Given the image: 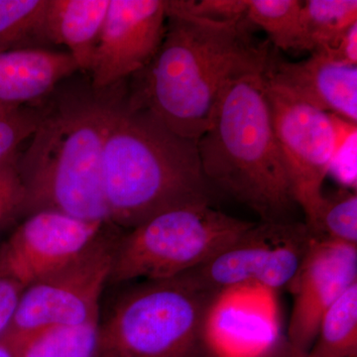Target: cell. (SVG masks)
<instances>
[{
    "mask_svg": "<svg viewBox=\"0 0 357 357\" xmlns=\"http://www.w3.org/2000/svg\"><path fill=\"white\" fill-rule=\"evenodd\" d=\"M356 23V0L303 1V29L311 53L331 48Z\"/></svg>",
    "mask_w": 357,
    "mask_h": 357,
    "instance_id": "20",
    "label": "cell"
},
{
    "mask_svg": "<svg viewBox=\"0 0 357 357\" xmlns=\"http://www.w3.org/2000/svg\"><path fill=\"white\" fill-rule=\"evenodd\" d=\"M122 83L56 98L44 112L18 171L25 190L22 217L56 211L110 223L102 180V152L112 105Z\"/></svg>",
    "mask_w": 357,
    "mask_h": 357,
    "instance_id": "2",
    "label": "cell"
},
{
    "mask_svg": "<svg viewBox=\"0 0 357 357\" xmlns=\"http://www.w3.org/2000/svg\"><path fill=\"white\" fill-rule=\"evenodd\" d=\"M248 0H166L168 15H188L202 20L236 21L245 18Z\"/></svg>",
    "mask_w": 357,
    "mask_h": 357,
    "instance_id": "24",
    "label": "cell"
},
{
    "mask_svg": "<svg viewBox=\"0 0 357 357\" xmlns=\"http://www.w3.org/2000/svg\"><path fill=\"white\" fill-rule=\"evenodd\" d=\"M102 180L109 222L134 229L160 213L211 203L195 141L172 132L126 100V84L115 98L105 136Z\"/></svg>",
    "mask_w": 357,
    "mask_h": 357,
    "instance_id": "3",
    "label": "cell"
},
{
    "mask_svg": "<svg viewBox=\"0 0 357 357\" xmlns=\"http://www.w3.org/2000/svg\"><path fill=\"white\" fill-rule=\"evenodd\" d=\"M77 70L67 52L47 48L0 52V112L41 102Z\"/></svg>",
    "mask_w": 357,
    "mask_h": 357,
    "instance_id": "15",
    "label": "cell"
},
{
    "mask_svg": "<svg viewBox=\"0 0 357 357\" xmlns=\"http://www.w3.org/2000/svg\"><path fill=\"white\" fill-rule=\"evenodd\" d=\"M303 1L248 0L245 20L261 28L283 51H309L302 24Z\"/></svg>",
    "mask_w": 357,
    "mask_h": 357,
    "instance_id": "19",
    "label": "cell"
},
{
    "mask_svg": "<svg viewBox=\"0 0 357 357\" xmlns=\"http://www.w3.org/2000/svg\"><path fill=\"white\" fill-rule=\"evenodd\" d=\"M280 333L276 291L255 284L220 290L204 321L211 357H268L280 344Z\"/></svg>",
    "mask_w": 357,
    "mask_h": 357,
    "instance_id": "10",
    "label": "cell"
},
{
    "mask_svg": "<svg viewBox=\"0 0 357 357\" xmlns=\"http://www.w3.org/2000/svg\"><path fill=\"white\" fill-rule=\"evenodd\" d=\"M314 236L305 222H255L215 257L190 272L215 292L243 284L278 292L290 285Z\"/></svg>",
    "mask_w": 357,
    "mask_h": 357,
    "instance_id": "9",
    "label": "cell"
},
{
    "mask_svg": "<svg viewBox=\"0 0 357 357\" xmlns=\"http://www.w3.org/2000/svg\"><path fill=\"white\" fill-rule=\"evenodd\" d=\"M0 357H18V351L8 342L0 340Z\"/></svg>",
    "mask_w": 357,
    "mask_h": 357,
    "instance_id": "29",
    "label": "cell"
},
{
    "mask_svg": "<svg viewBox=\"0 0 357 357\" xmlns=\"http://www.w3.org/2000/svg\"><path fill=\"white\" fill-rule=\"evenodd\" d=\"M356 283L357 245L314 236L287 288L293 296L288 344L309 352L326 310Z\"/></svg>",
    "mask_w": 357,
    "mask_h": 357,
    "instance_id": "13",
    "label": "cell"
},
{
    "mask_svg": "<svg viewBox=\"0 0 357 357\" xmlns=\"http://www.w3.org/2000/svg\"><path fill=\"white\" fill-rule=\"evenodd\" d=\"M253 223L215 210L211 203L160 213L121 232L107 286L187 273L215 257Z\"/></svg>",
    "mask_w": 357,
    "mask_h": 357,
    "instance_id": "6",
    "label": "cell"
},
{
    "mask_svg": "<svg viewBox=\"0 0 357 357\" xmlns=\"http://www.w3.org/2000/svg\"><path fill=\"white\" fill-rule=\"evenodd\" d=\"M49 0H0V52L45 48L49 45Z\"/></svg>",
    "mask_w": 357,
    "mask_h": 357,
    "instance_id": "18",
    "label": "cell"
},
{
    "mask_svg": "<svg viewBox=\"0 0 357 357\" xmlns=\"http://www.w3.org/2000/svg\"><path fill=\"white\" fill-rule=\"evenodd\" d=\"M43 112V105H36L0 112V160L18 151L20 145L31 137Z\"/></svg>",
    "mask_w": 357,
    "mask_h": 357,
    "instance_id": "23",
    "label": "cell"
},
{
    "mask_svg": "<svg viewBox=\"0 0 357 357\" xmlns=\"http://www.w3.org/2000/svg\"><path fill=\"white\" fill-rule=\"evenodd\" d=\"M122 231L107 223L95 241L72 261L25 287L1 340L18 351L28 338L48 328L100 321V298L109 283Z\"/></svg>",
    "mask_w": 357,
    "mask_h": 357,
    "instance_id": "7",
    "label": "cell"
},
{
    "mask_svg": "<svg viewBox=\"0 0 357 357\" xmlns=\"http://www.w3.org/2000/svg\"><path fill=\"white\" fill-rule=\"evenodd\" d=\"M110 0H49L46 33L50 45H64L79 70L89 73Z\"/></svg>",
    "mask_w": 357,
    "mask_h": 357,
    "instance_id": "16",
    "label": "cell"
},
{
    "mask_svg": "<svg viewBox=\"0 0 357 357\" xmlns=\"http://www.w3.org/2000/svg\"><path fill=\"white\" fill-rule=\"evenodd\" d=\"M100 357H119L114 352L107 351V349H102L100 352Z\"/></svg>",
    "mask_w": 357,
    "mask_h": 357,
    "instance_id": "30",
    "label": "cell"
},
{
    "mask_svg": "<svg viewBox=\"0 0 357 357\" xmlns=\"http://www.w3.org/2000/svg\"><path fill=\"white\" fill-rule=\"evenodd\" d=\"M23 290L20 284L0 277V340L10 326Z\"/></svg>",
    "mask_w": 357,
    "mask_h": 357,
    "instance_id": "26",
    "label": "cell"
},
{
    "mask_svg": "<svg viewBox=\"0 0 357 357\" xmlns=\"http://www.w3.org/2000/svg\"><path fill=\"white\" fill-rule=\"evenodd\" d=\"M265 68L230 82L197 146L210 187L248 206L261 222H288L298 204L272 126Z\"/></svg>",
    "mask_w": 357,
    "mask_h": 357,
    "instance_id": "4",
    "label": "cell"
},
{
    "mask_svg": "<svg viewBox=\"0 0 357 357\" xmlns=\"http://www.w3.org/2000/svg\"><path fill=\"white\" fill-rule=\"evenodd\" d=\"M314 52L342 64L357 66V23L331 48Z\"/></svg>",
    "mask_w": 357,
    "mask_h": 357,
    "instance_id": "27",
    "label": "cell"
},
{
    "mask_svg": "<svg viewBox=\"0 0 357 357\" xmlns=\"http://www.w3.org/2000/svg\"><path fill=\"white\" fill-rule=\"evenodd\" d=\"M266 95L294 199L311 227L335 154L344 141L356 133V124L314 109L267 84Z\"/></svg>",
    "mask_w": 357,
    "mask_h": 357,
    "instance_id": "8",
    "label": "cell"
},
{
    "mask_svg": "<svg viewBox=\"0 0 357 357\" xmlns=\"http://www.w3.org/2000/svg\"><path fill=\"white\" fill-rule=\"evenodd\" d=\"M166 0H110L89 70L91 88L105 89L144 69L165 34Z\"/></svg>",
    "mask_w": 357,
    "mask_h": 357,
    "instance_id": "11",
    "label": "cell"
},
{
    "mask_svg": "<svg viewBox=\"0 0 357 357\" xmlns=\"http://www.w3.org/2000/svg\"><path fill=\"white\" fill-rule=\"evenodd\" d=\"M100 321L48 328L20 345L18 357H100Z\"/></svg>",
    "mask_w": 357,
    "mask_h": 357,
    "instance_id": "21",
    "label": "cell"
},
{
    "mask_svg": "<svg viewBox=\"0 0 357 357\" xmlns=\"http://www.w3.org/2000/svg\"><path fill=\"white\" fill-rule=\"evenodd\" d=\"M20 150L0 160V227L23 215L25 190L18 171Z\"/></svg>",
    "mask_w": 357,
    "mask_h": 357,
    "instance_id": "25",
    "label": "cell"
},
{
    "mask_svg": "<svg viewBox=\"0 0 357 357\" xmlns=\"http://www.w3.org/2000/svg\"><path fill=\"white\" fill-rule=\"evenodd\" d=\"M119 287L100 319L102 349L119 357H211L204 321L218 292L190 271Z\"/></svg>",
    "mask_w": 357,
    "mask_h": 357,
    "instance_id": "5",
    "label": "cell"
},
{
    "mask_svg": "<svg viewBox=\"0 0 357 357\" xmlns=\"http://www.w3.org/2000/svg\"><path fill=\"white\" fill-rule=\"evenodd\" d=\"M268 357H312L309 352H303L294 349L288 344L287 340H281L278 347Z\"/></svg>",
    "mask_w": 357,
    "mask_h": 357,
    "instance_id": "28",
    "label": "cell"
},
{
    "mask_svg": "<svg viewBox=\"0 0 357 357\" xmlns=\"http://www.w3.org/2000/svg\"><path fill=\"white\" fill-rule=\"evenodd\" d=\"M309 229L314 236L357 245L356 192L340 188L324 194L316 220Z\"/></svg>",
    "mask_w": 357,
    "mask_h": 357,
    "instance_id": "22",
    "label": "cell"
},
{
    "mask_svg": "<svg viewBox=\"0 0 357 357\" xmlns=\"http://www.w3.org/2000/svg\"><path fill=\"white\" fill-rule=\"evenodd\" d=\"M107 225L56 211L32 213L0 246V277L27 287L72 261Z\"/></svg>",
    "mask_w": 357,
    "mask_h": 357,
    "instance_id": "12",
    "label": "cell"
},
{
    "mask_svg": "<svg viewBox=\"0 0 357 357\" xmlns=\"http://www.w3.org/2000/svg\"><path fill=\"white\" fill-rule=\"evenodd\" d=\"M248 23L245 18L220 22L167 16L158 51L126 86L128 105L146 110L181 137L198 142L230 82L266 67L269 47L255 43Z\"/></svg>",
    "mask_w": 357,
    "mask_h": 357,
    "instance_id": "1",
    "label": "cell"
},
{
    "mask_svg": "<svg viewBox=\"0 0 357 357\" xmlns=\"http://www.w3.org/2000/svg\"><path fill=\"white\" fill-rule=\"evenodd\" d=\"M264 77L268 86L356 124L357 66L335 62L318 52L301 62H288L270 53Z\"/></svg>",
    "mask_w": 357,
    "mask_h": 357,
    "instance_id": "14",
    "label": "cell"
},
{
    "mask_svg": "<svg viewBox=\"0 0 357 357\" xmlns=\"http://www.w3.org/2000/svg\"><path fill=\"white\" fill-rule=\"evenodd\" d=\"M309 354L357 357V283L326 310Z\"/></svg>",
    "mask_w": 357,
    "mask_h": 357,
    "instance_id": "17",
    "label": "cell"
}]
</instances>
